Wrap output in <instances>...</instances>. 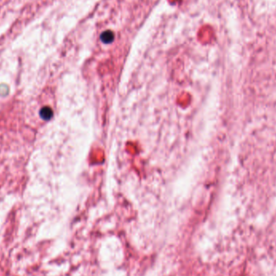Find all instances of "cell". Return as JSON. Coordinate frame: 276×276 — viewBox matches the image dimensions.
<instances>
[{"mask_svg":"<svg viewBox=\"0 0 276 276\" xmlns=\"http://www.w3.org/2000/svg\"><path fill=\"white\" fill-rule=\"evenodd\" d=\"M40 115L44 120H49L53 116V111L51 108L48 107H44L41 111H40Z\"/></svg>","mask_w":276,"mask_h":276,"instance_id":"obj_1","label":"cell"}]
</instances>
